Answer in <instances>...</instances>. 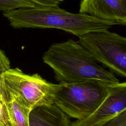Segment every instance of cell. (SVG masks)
Wrapping results in <instances>:
<instances>
[{
    "instance_id": "1",
    "label": "cell",
    "mask_w": 126,
    "mask_h": 126,
    "mask_svg": "<svg viewBox=\"0 0 126 126\" xmlns=\"http://www.w3.org/2000/svg\"><path fill=\"white\" fill-rule=\"evenodd\" d=\"M60 83L98 80L109 85L119 83L111 72L99 65L93 55L78 41L69 39L52 44L42 57Z\"/></svg>"
},
{
    "instance_id": "2",
    "label": "cell",
    "mask_w": 126,
    "mask_h": 126,
    "mask_svg": "<svg viewBox=\"0 0 126 126\" xmlns=\"http://www.w3.org/2000/svg\"><path fill=\"white\" fill-rule=\"evenodd\" d=\"M11 26L16 29L54 28L78 37L88 33L108 30L118 22L104 20L83 13H73L56 6H39L16 9L3 12Z\"/></svg>"
},
{
    "instance_id": "3",
    "label": "cell",
    "mask_w": 126,
    "mask_h": 126,
    "mask_svg": "<svg viewBox=\"0 0 126 126\" xmlns=\"http://www.w3.org/2000/svg\"><path fill=\"white\" fill-rule=\"evenodd\" d=\"M110 85L98 80L60 83L55 93L54 104L68 117L76 120L86 119L106 97Z\"/></svg>"
},
{
    "instance_id": "4",
    "label": "cell",
    "mask_w": 126,
    "mask_h": 126,
    "mask_svg": "<svg viewBox=\"0 0 126 126\" xmlns=\"http://www.w3.org/2000/svg\"><path fill=\"white\" fill-rule=\"evenodd\" d=\"M5 91L18 97L31 110L54 104L58 84L48 82L40 75H29L19 68H9L3 74Z\"/></svg>"
},
{
    "instance_id": "5",
    "label": "cell",
    "mask_w": 126,
    "mask_h": 126,
    "mask_svg": "<svg viewBox=\"0 0 126 126\" xmlns=\"http://www.w3.org/2000/svg\"><path fill=\"white\" fill-rule=\"evenodd\" d=\"M100 63L115 73L126 77V37L108 30L92 32L78 41Z\"/></svg>"
},
{
    "instance_id": "6",
    "label": "cell",
    "mask_w": 126,
    "mask_h": 126,
    "mask_svg": "<svg viewBox=\"0 0 126 126\" xmlns=\"http://www.w3.org/2000/svg\"><path fill=\"white\" fill-rule=\"evenodd\" d=\"M126 110V81L110 85L107 95L89 117L71 123L70 126H101Z\"/></svg>"
},
{
    "instance_id": "7",
    "label": "cell",
    "mask_w": 126,
    "mask_h": 126,
    "mask_svg": "<svg viewBox=\"0 0 126 126\" xmlns=\"http://www.w3.org/2000/svg\"><path fill=\"white\" fill-rule=\"evenodd\" d=\"M79 13L126 26V5L121 0H81Z\"/></svg>"
},
{
    "instance_id": "8",
    "label": "cell",
    "mask_w": 126,
    "mask_h": 126,
    "mask_svg": "<svg viewBox=\"0 0 126 126\" xmlns=\"http://www.w3.org/2000/svg\"><path fill=\"white\" fill-rule=\"evenodd\" d=\"M29 126H70L68 116L55 104L33 108L29 115Z\"/></svg>"
},
{
    "instance_id": "9",
    "label": "cell",
    "mask_w": 126,
    "mask_h": 126,
    "mask_svg": "<svg viewBox=\"0 0 126 126\" xmlns=\"http://www.w3.org/2000/svg\"><path fill=\"white\" fill-rule=\"evenodd\" d=\"M5 105L11 126H29V115L32 111L17 96L6 91Z\"/></svg>"
},
{
    "instance_id": "10",
    "label": "cell",
    "mask_w": 126,
    "mask_h": 126,
    "mask_svg": "<svg viewBox=\"0 0 126 126\" xmlns=\"http://www.w3.org/2000/svg\"><path fill=\"white\" fill-rule=\"evenodd\" d=\"M10 68V62L2 50L0 49V99L4 102L6 93L3 82V74Z\"/></svg>"
},
{
    "instance_id": "11",
    "label": "cell",
    "mask_w": 126,
    "mask_h": 126,
    "mask_svg": "<svg viewBox=\"0 0 126 126\" xmlns=\"http://www.w3.org/2000/svg\"><path fill=\"white\" fill-rule=\"evenodd\" d=\"M36 6L28 0H0V11L3 12L16 9Z\"/></svg>"
},
{
    "instance_id": "12",
    "label": "cell",
    "mask_w": 126,
    "mask_h": 126,
    "mask_svg": "<svg viewBox=\"0 0 126 126\" xmlns=\"http://www.w3.org/2000/svg\"><path fill=\"white\" fill-rule=\"evenodd\" d=\"M101 126H126V110Z\"/></svg>"
},
{
    "instance_id": "13",
    "label": "cell",
    "mask_w": 126,
    "mask_h": 126,
    "mask_svg": "<svg viewBox=\"0 0 126 126\" xmlns=\"http://www.w3.org/2000/svg\"><path fill=\"white\" fill-rule=\"evenodd\" d=\"M0 126H11L5 103L0 99Z\"/></svg>"
},
{
    "instance_id": "14",
    "label": "cell",
    "mask_w": 126,
    "mask_h": 126,
    "mask_svg": "<svg viewBox=\"0 0 126 126\" xmlns=\"http://www.w3.org/2000/svg\"><path fill=\"white\" fill-rule=\"evenodd\" d=\"M36 6H56L63 1V0H28Z\"/></svg>"
},
{
    "instance_id": "15",
    "label": "cell",
    "mask_w": 126,
    "mask_h": 126,
    "mask_svg": "<svg viewBox=\"0 0 126 126\" xmlns=\"http://www.w3.org/2000/svg\"><path fill=\"white\" fill-rule=\"evenodd\" d=\"M126 5V0H121Z\"/></svg>"
}]
</instances>
